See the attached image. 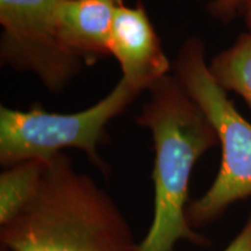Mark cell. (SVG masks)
Wrapping results in <instances>:
<instances>
[{
    "mask_svg": "<svg viewBox=\"0 0 251 251\" xmlns=\"http://www.w3.org/2000/svg\"><path fill=\"white\" fill-rule=\"evenodd\" d=\"M7 251H139L117 202L90 176L58 153L47 161L35 196L0 226Z\"/></svg>",
    "mask_w": 251,
    "mask_h": 251,
    "instance_id": "6da1fadb",
    "label": "cell"
},
{
    "mask_svg": "<svg viewBox=\"0 0 251 251\" xmlns=\"http://www.w3.org/2000/svg\"><path fill=\"white\" fill-rule=\"evenodd\" d=\"M136 124L152 136L153 216L139 251H175L180 241L208 246L188 225V186L198 159L219 142L208 119L175 76L149 87Z\"/></svg>",
    "mask_w": 251,
    "mask_h": 251,
    "instance_id": "7a4b0ae2",
    "label": "cell"
},
{
    "mask_svg": "<svg viewBox=\"0 0 251 251\" xmlns=\"http://www.w3.org/2000/svg\"><path fill=\"white\" fill-rule=\"evenodd\" d=\"M172 69L211 122L222 148L221 166L211 187L187 206L188 225L196 230L219 219L233 203L251 197V124L213 77L198 37L181 45Z\"/></svg>",
    "mask_w": 251,
    "mask_h": 251,
    "instance_id": "3957f363",
    "label": "cell"
},
{
    "mask_svg": "<svg viewBox=\"0 0 251 251\" xmlns=\"http://www.w3.org/2000/svg\"><path fill=\"white\" fill-rule=\"evenodd\" d=\"M141 91L124 78L105 98L84 111L59 114L33 107L20 111L0 107V163L4 168L30 159L48 161L74 148L85 152L97 168L107 166L99 149L106 142V127L130 105Z\"/></svg>",
    "mask_w": 251,
    "mask_h": 251,
    "instance_id": "277c9868",
    "label": "cell"
},
{
    "mask_svg": "<svg viewBox=\"0 0 251 251\" xmlns=\"http://www.w3.org/2000/svg\"><path fill=\"white\" fill-rule=\"evenodd\" d=\"M62 0H0V59L6 67L33 74L50 92H62L85 63L61 35Z\"/></svg>",
    "mask_w": 251,
    "mask_h": 251,
    "instance_id": "5b68a950",
    "label": "cell"
},
{
    "mask_svg": "<svg viewBox=\"0 0 251 251\" xmlns=\"http://www.w3.org/2000/svg\"><path fill=\"white\" fill-rule=\"evenodd\" d=\"M109 51L120 63L122 78L141 92L168 76L171 69L161 40L142 6H118Z\"/></svg>",
    "mask_w": 251,
    "mask_h": 251,
    "instance_id": "8992f818",
    "label": "cell"
},
{
    "mask_svg": "<svg viewBox=\"0 0 251 251\" xmlns=\"http://www.w3.org/2000/svg\"><path fill=\"white\" fill-rule=\"evenodd\" d=\"M117 7L111 0H62L59 4L62 39L85 65L111 55L109 37Z\"/></svg>",
    "mask_w": 251,
    "mask_h": 251,
    "instance_id": "52a82bcc",
    "label": "cell"
},
{
    "mask_svg": "<svg viewBox=\"0 0 251 251\" xmlns=\"http://www.w3.org/2000/svg\"><path fill=\"white\" fill-rule=\"evenodd\" d=\"M47 161L30 159L7 166L0 175V226L13 220L35 196Z\"/></svg>",
    "mask_w": 251,
    "mask_h": 251,
    "instance_id": "ba28073f",
    "label": "cell"
},
{
    "mask_svg": "<svg viewBox=\"0 0 251 251\" xmlns=\"http://www.w3.org/2000/svg\"><path fill=\"white\" fill-rule=\"evenodd\" d=\"M208 65L219 85L240 94L251 108V34H242Z\"/></svg>",
    "mask_w": 251,
    "mask_h": 251,
    "instance_id": "9c48e42d",
    "label": "cell"
},
{
    "mask_svg": "<svg viewBox=\"0 0 251 251\" xmlns=\"http://www.w3.org/2000/svg\"><path fill=\"white\" fill-rule=\"evenodd\" d=\"M249 1L250 0H214L209 8L218 18L229 20L234 17L241 6L248 5Z\"/></svg>",
    "mask_w": 251,
    "mask_h": 251,
    "instance_id": "30bf717a",
    "label": "cell"
},
{
    "mask_svg": "<svg viewBox=\"0 0 251 251\" xmlns=\"http://www.w3.org/2000/svg\"><path fill=\"white\" fill-rule=\"evenodd\" d=\"M224 251H251V213L242 229Z\"/></svg>",
    "mask_w": 251,
    "mask_h": 251,
    "instance_id": "8fae6325",
    "label": "cell"
},
{
    "mask_svg": "<svg viewBox=\"0 0 251 251\" xmlns=\"http://www.w3.org/2000/svg\"><path fill=\"white\" fill-rule=\"evenodd\" d=\"M247 23L251 29V0L249 1V4L247 5Z\"/></svg>",
    "mask_w": 251,
    "mask_h": 251,
    "instance_id": "7c38bea8",
    "label": "cell"
},
{
    "mask_svg": "<svg viewBox=\"0 0 251 251\" xmlns=\"http://www.w3.org/2000/svg\"><path fill=\"white\" fill-rule=\"evenodd\" d=\"M112 2H114L117 6H122L124 5V0H111Z\"/></svg>",
    "mask_w": 251,
    "mask_h": 251,
    "instance_id": "4fadbf2b",
    "label": "cell"
},
{
    "mask_svg": "<svg viewBox=\"0 0 251 251\" xmlns=\"http://www.w3.org/2000/svg\"><path fill=\"white\" fill-rule=\"evenodd\" d=\"M1 251H7V250H5V249H1Z\"/></svg>",
    "mask_w": 251,
    "mask_h": 251,
    "instance_id": "5bb4252c",
    "label": "cell"
}]
</instances>
